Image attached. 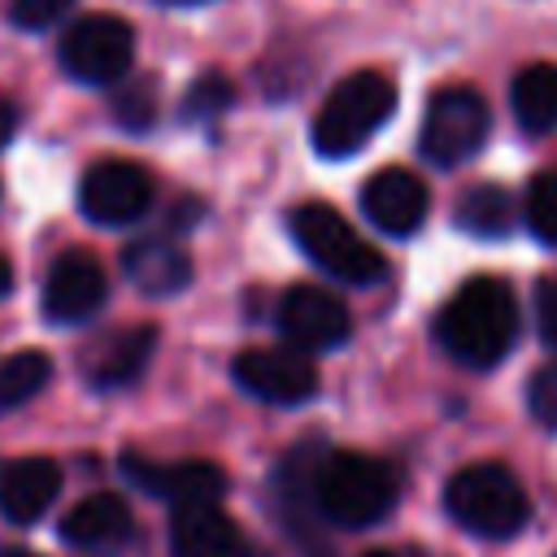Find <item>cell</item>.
Here are the masks:
<instances>
[{
  "label": "cell",
  "mask_w": 557,
  "mask_h": 557,
  "mask_svg": "<svg viewBox=\"0 0 557 557\" xmlns=\"http://www.w3.org/2000/svg\"><path fill=\"white\" fill-rule=\"evenodd\" d=\"M435 339L461 366H474V370L496 366L518 339V300L509 283L496 274L466 278L440 309Z\"/></svg>",
  "instance_id": "obj_1"
},
{
  "label": "cell",
  "mask_w": 557,
  "mask_h": 557,
  "mask_svg": "<svg viewBox=\"0 0 557 557\" xmlns=\"http://www.w3.org/2000/svg\"><path fill=\"white\" fill-rule=\"evenodd\" d=\"M313 505L322 522L335 527H374L396 505V474L387 461L366 453H322L313 474Z\"/></svg>",
  "instance_id": "obj_2"
},
{
  "label": "cell",
  "mask_w": 557,
  "mask_h": 557,
  "mask_svg": "<svg viewBox=\"0 0 557 557\" xmlns=\"http://www.w3.org/2000/svg\"><path fill=\"white\" fill-rule=\"evenodd\" d=\"M392 109H396L392 74L352 70L326 91V100H322V109L313 117V148L322 157H352L392 117Z\"/></svg>",
  "instance_id": "obj_3"
},
{
  "label": "cell",
  "mask_w": 557,
  "mask_h": 557,
  "mask_svg": "<svg viewBox=\"0 0 557 557\" xmlns=\"http://www.w3.org/2000/svg\"><path fill=\"white\" fill-rule=\"evenodd\" d=\"M444 505H448V513H453L457 527H466L470 535H483V540H509V535H518L522 522H527V513H531L522 483L500 461L461 466L448 479V487H444Z\"/></svg>",
  "instance_id": "obj_4"
},
{
  "label": "cell",
  "mask_w": 557,
  "mask_h": 557,
  "mask_svg": "<svg viewBox=\"0 0 557 557\" xmlns=\"http://www.w3.org/2000/svg\"><path fill=\"white\" fill-rule=\"evenodd\" d=\"M292 235H296V244L305 248V257H309L322 274H331V278H339V283L370 287V283H379V278L387 274L383 252H379L374 244H366V239L357 235V226H352L339 209H331V205H322V200H305V205L292 213Z\"/></svg>",
  "instance_id": "obj_5"
},
{
  "label": "cell",
  "mask_w": 557,
  "mask_h": 557,
  "mask_svg": "<svg viewBox=\"0 0 557 557\" xmlns=\"http://www.w3.org/2000/svg\"><path fill=\"white\" fill-rule=\"evenodd\" d=\"M487 126H492V113H487V100L474 91V87H440L422 113V131H418V148L426 161L453 170L461 161H470L483 139H487Z\"/></svg>",
  "instance_id": "obj_6"
},
{
  "label": "cell",
  "mask_w": 557,
  "mask_h": 557,
  "mask_svg": "<svg viewBox=\"0 0 557 557\" xmlns=\"http://www.w3.org/2000/svg\"><path fill=\"white\" fill-rule=\"evenodd\" d=\"M57 57L74 83H117L131 74L135 30L113 13H87L61 35Z\"/></svg>",
  "instance_id": "obj_7"
},
{
  "label": "cell",
  "mask_w": 557,
  "mask_h": 557,
  "mask_svg": "<svg viewBox=\"0 0 557 557\" xmlns=\"http://www.w3.org/2000/svg\"><path fill=\"white\" fill-rule=\"evenodd\" d=\"M152 196H157L152 174L139 161H122V157L91 161L78 183V209L100 226H126L144 218L152 209Z\"/></svg>",
  "instance_id": "obj_8"
},
{
  "label": "cell",
  "mask_w": 557,
  "mask_h": 557,
  "mask_svg": "<svg viewBox=\"0 0 557 557\" xmlns=\"http://www.w3.org/2000/svg\"><path fill=\"white\" fill-rule=\"evenodd\" d=\"M274 322L287 339V348H300V352H326V348H339L352 331L348 322V309L335 292L318 287V283H296L278 296V309H274Z\"/></svg>",
  "instance_id": "obj_9"
},
{
  "label": "cell",
  "mask_w": 557,
  "mask_h": 557,
  "mask_svg": "<svg viewBox=\"0 0 557 557\" xmlns=\"http://www.w3.org/2000/svg\"><path fill=\"white\" fill-rule=\"evenodd\" d=\"M231 374L265 405H300L318 392V370L300 348H244Z\"/></svg>",
  "instance_id": "obj_10"
},
{
  "label": "cell",
  "mask_w": 557,
  "mask_h": 557,
  "mask_svg": "<svg viewBox=\"0 0 557 557\" xmlns=\"http://www.w3.org/2000/svg\"><path fill=\"white\" fill-rule=\"evenodd\" d=\"M104 296H109L104 265H100L87 248H70V252H61V257L48 265L39 305H44V318H48V322L74 326V322H87V318L104 305Z\"/></svg>",
  "instance_id": "obj_11"
},
{
  "label": "cell",
  "mask_w": 557,
  "mask_h": 557,
  "mask_svg": "<svg viewBox=\"0 0 557 557\" xmlns=\"http://www.w3.org/2000/svg\"><path fill=\"white\" fill-rule=\"evenodd\" d=\"M122 470L135 487H144L148 496L178 505H205V500H222L226 492V474L213 461H148L139 453L122 457Z\"/></svg>",
  "instance_id": "obj_12"
},
{
  "label": "cell",
  "mask_w": 557,
  "mask_h": 557,
  "mask_svg": "<svg viewBox=\"0 0 557 557\" xmlns=\"http://www.w3.org/2000/svg\"><path fill=\"white\" fill-rule=\"evenodd\" d=\"M361 209L366 218L383 231V235H413L422 222H426V209H431V196H426V183L413 174V170H400V165H383L366 178L361 187Z\"/></svg>",
  "instance_id": "obj_13"
},
{
  "label": "cell",
  "mask_w": 557,
  "mask_h": 557,
  "mask_svg": "<svg viewBox=\"0 0 557 557\" xmlns=\"http://www.w3.org/2000/svg\"><path fill=\"white\" fill-rule=\"evenodd\" d=\"M157 348V331L152 326H117L100 339H91V348L83 352V379L100 392H113V387H126L144 374L148 357Z\"/></svg>",
  "instance_id": "obj_14"
},
{
  "label": "cell",
  "mask_w": 557,
  "mask_h": 557,
  "mask_svg": "<svg viewBox=\"0 0 557 557\" xmlns=\"http://www.w3.org/2000/svg\"><path fill=\"white\" fill-rule=\"evenodd\" d=\"M61 540L70 548H87V553H113L131 540L135 531V518H131V505L113 492H91L83 496L65 518H61Z\"/></svg>",
  "instance_id": "obj_15"
},
{
  "label": "cell",
  "mask_w": 557,
  "mask_h": 557,
  "mask_svg": "<svg viewBox=\"0 0 557 557\" xmlns=\"http://www.w3.org/2000/svg\"><path fill=\"white\" fill-rule=\"evenodd\" d=\"M61 496V466L52 457H13L0 466V513L9 522H35Z\"/></svg>",
  "instance_id": "obj_16"
},
{
  "label": "cell",
  "mask_w": 557,
  "mask_h": 557,
  "mask_svg": "<svg viewBox=\"0 0 557 557\" xmlns=\"http://www.w3.org/2000/svg\"><path fill=\"white\" fill-rule=\"evenodd\" d=\"M170 553L174 557H235L239 527L218 500L178 505L170 518Z\"/></svg>",
  "instance_id": "obj_17"
},
{
  "label": "cell",
  "mask_w": 557,
  "mask_h": 557,
  "mask_svg": "<svg viewBox=\"0 0 557 557\" xmlns=\"http://www.w3.org/2000/svg\"><path fill=\"white\" fill-rule=\"evenodd\" d=\"M122 270L144 296H174L191 283V257L170 239H135L122 252Z\"/></svg>",
  "instance_id": "obj_18"
},
{
  "label": "cell",
  "mask_w": 557,
  "mask_h": 557,
  "mask_svg": "<svg viewBox=\"0 0 557 557\" xmlns=\"http://www.w3.org/2000/svg\"><path fill=\"white\" fill-rule=\"evenodd\" d=\"M509 109L527 135L557 131V65L535 61V65L518 70V78L509 87Z\"/></svg>",
  "instance_id": "obj_19"
},
{
  "label": "cell",
  "mask_w": 557,
  "mask_h": 557,
  "mask_svg": "<svg viewBox=\"0 0 557 557\" xmlns=\"http://www.w3.org/2000/svg\"><path fill=\"white\" fill-rule=\"evenodd\" d=\"M513 196L500 183H479L457 200V226L479 239H505L513 231Z\"/></svg>",
  "instance_id": "obj_20"
},
{
  "label": "cell",
  "mask_w": 557,
  "mask_h": 557,
  "mask_svg": "<svg viewBox=\"0 0 557 557\" xmlns=\"http://www.w3.org/2000/svg\"><path fill=\"white\" fill-rule=\"evenodd\" d=\"M48 379H52L48 352L22 348V352L4 357V361H0V413H9V409H17V405H26L30 396H39V392L48 387Z\"/></svg>",
  "instance_id": "obj_21"
},
{
  "label": "cell",
  "mask_w": 557,
  "mask_h": 557,
  "mask_svg": "<svg viewBox=\"0 0 557 557\" xmlns=\"http://www.w3.org/2000/svg\"><path fill=\"white\" fill-rule=\"evenodd\" d=\"M522 218H527V231L540 239V244H557V170H540L531 183H527V200H522Z\"/></svg>",
  "instance_id": "obj_22"
},
{
  "label": "cell",
  "mask_w": 557,
  "mask_h": 557,
  "mask_svg": "<svg viewBox=\"0 0 557 557\" xmlns=\"http://www.w3.org/2000/svg\"><path fill=\"white\" fill-rule=\"evenodd\" d=\"M231 100H235L231 78L209 70V74H200L187 87V96H183V122H213V117H222L231 109Z\"/></svg>",
  "instance_id": "obj_23"
},
{
  "label": "cell",
  "mask_w": 557,
  "mask_h": 557,
  "mask_svg": "<svg viewBox=\"0 0 557 557\" xmlns=\"http://www.w3.org/2000/svg\"><path fill=\"white\" fill-rule=\"evenodd\" d=\"M113 117L122 126H131V131L152 126V117H157V83L152 78H131L113 100Z\"/></svg>",
  "instance_id": "obj_24"
},
{
  "label": "cell",
  "mask_w": 557,
  "mask_h": 557,
  "mask_svg": "<svg viewBox=\"0 0 557 557\" xmlns=\"http://www.w3.org/2000/svg\"><path fill=\"white\" fill-rule=\"evenodd\" d=\"M527 409L544 431H557V361L540 366L527 383Z\"/></svg>",
  "instance_id": "obj_25"
},
{
  "label": "cell",
  "mask_w": 557,
  "mask_h": 557,
  "mask_svg": "<svg viewBox=\"0 0 557 557\" xmlns=\"http://www.w3.org/2000/svg\"><path fill=\"white\" fill-rule=\"evenodd\" d=\"M65 9H70V0H9V22L22 26V30H44Z\"/></svg>",
  "instance_id": "obj_26"
},
{
  "label": "cell",
  "mask_w": 557,
  "mask_h": 557,
  "mask_svg": "<svg viewBox=\"0 0 557 557\" xmlns=\"http://www.w3.org/2000/svg\"><path fill=\"white\" fill-rule=\"evenodd\" d=\"M535 326L548 348H557V278L535 283Z\"/></svg>",
  "instance_id": "obj_27"
},
{
  "label": "cell",
  "mask_w": 557,
  "mask_h": 557,
  "mask_svg": "<svg viewBox=\"0 0 557 557\" xmlns=\"http://www.w3.org/2000/svg\"><path fill=\"white\" fill-rule=\"evenodd\" d=\"M13 131H17V109L9 100H0V148L13 139Z\"/></svg>",
  "instance_id": "obj_28"
},
{
  "label": "cell",
  "mask_w": 557,
  "mask_h": 557,
  "mask_svg": "<svg viewBox=\"0 0 557 557\" xmlns=\"http://www.w3.org/2000/svg\"><path fill=\"white\" fill-rule=\"evenodd\" d=\"M9 287H13V265H9L4 257H0V296H4Z\"/></svg>",
  "instance_id": "obj_29"
},
{
  "label": "cell",
  "mask_w": 557,
  "mask_h": 557,
  "mask_svg": "<svg viewBox=\"0 0 557 557\" xmlns=\"http://www.w3.org/2000/svg\"><path fill=\"white\" fill-rule=\"evenodd\" d=\"M0 557H39V553H30V548H0Z\"/></svg>",
  "instance_id": "obj_30"
},
{
  "label": "cell",
  "mask_w": 557,
  "mask_h": 557,
  "mask_svg": "<svg viewBox=\"0 0 557 557\" xmlns=\"http://www.w3.org/2000/svg\"><path fill=\"white\" fill-rule=\"evenodd\" d=\"M366 557H396V553H383V548H374V553H366Z\"/></svg>",
  "instance_id": "obj_31"
},
{
  "label": "cell",
  "mask_w": 557,
  "mask_h": 557,
  "mask_svg": "<svg viewBox=\"0 0 557 557\" xmlns=\"http://www.w3.org/2000/svg\"><path fill=\"white\" fill-rule=\"evenodd\" d=\"M165 4H200V0H165Z\"/></svg>",
  "instance_id": "obj_32"
}]
</instances>
